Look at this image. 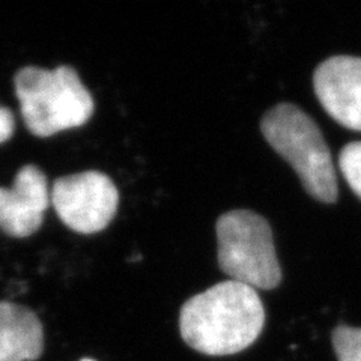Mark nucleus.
I'll return each mask as SVG.
<instances>
[{"mask_svg":"<svg viewBox=\"0 0 361 361\" xmlns=\"http://www.w3.org/2000/svg\"><path fill=\"white\" fill-rule=\"evenodd\" d=\"M51 205L61 221L77 233H97L116 216L119 191L101 172L87 171L54 180Z\"/></svg>","mask_w":361,"mask_h":361,"instance_id":"obj_5","label":"nucleus"},{"mask_svg":"<svg viewBox=\"0 0 361 361\" xmlns=\"http://www.w3.org/2000/svg\"><path fill=\"white\" fill-rule=\"evenodd\" d=\"M14 131H16L14 113L8 107L0 104V145L13 137Z\"/></svg>","mask_w":361,"mask_h":361,"instance_id":"obj_11","label":"nucleus"},{"mask_svg":"<svg viewBox=\"0 0 361 361\" xmlns=\"http://www.w3.org/2000/svg\"><path fill=\"white\" fill-rule=\"evenodd\" d=\"M44 351V329L37 313L0 301V361H35Z\"/></svg>","mask_w":361,"mask_h":361,"instance_id":"obj_8","label":"nucleus"},{"mask_svg":"<svg viewBox=\"0 0 361 361\" xmlns=\"http://www.w3.org/2000/svg\"><path fill=\"white\" fill-rule=\"evenodd\" d=\"M333 348L338 361H361V329L349 325L336 326Z\"/></svg>","mask_w":361,"mask_h":361,"instance_id":"obj_9","label":"nucleus"},{"mask_svg":"<svg viewBox=\"0 0 361 361\" xmlns=\"http://www.w3.org/2000/svg\"><path fill=\"white\" fill-rule=\"evenodd\" d=\"M216 233L219 267L229 280L264 290L280 285L273 231L262 216L248 209L224 212L217 220Z\"/></svg>","mask_w":361,"mask_h":361,"instance_id":"obj_4","label":"nucleus"},{"mask_svg":"<svg viewBox=\"0 0 361 361\" xmlns=\"http://www.w3.org/2000/svg\"><path fill=\"white\" fill-rule=\"evenodd\" d=\"M338 167L348 185L361 199V142L345 146L338 155Z\"/></svg>","mask_w":361,"mask_h":361,"instance_id":"obj_10","label":"nucleus"},{"mask_svg":"<svg viewBox=\"0 0 361 361\" xmlns=\"http://www.w3.org/2000/svg\"><path fill=\"white\" fill-rule=\"evenodd\" d=\"M313 89L336 122L361 131V58L333 56L324 61L314 71Z\"/></svg>","mask_w":361,"mask_h":361,"instance_id":"obj_7","label":"nucleus"},{"mask_svg":"<svg viewBox=\"0 0 361 361\" xmlns=\"http://www.w3.org/2000/svg\"><path fill=\"white\" fill-rule=\"evenodd\" d=\"M51 205V191L39 167L27 164L17 172L11 187H0V229L13 238L35 233Z\"/></svg>","mask_w":361,"mask_h":361,"instance_id":"obj_6","label":"nucleus"},{"mask_svg":"<svg viewBox=\"0 0 361 361\" xmlns=\"http://www.w3.org/2000/svg\"><path fill=\"white\" fill-rule=\"evenodd\" d=\"M82 361H94V360H90V358H85V360H82Z\"/></svg>","mask_w":361,"mask_h":361,"instance_id":"obj_12","label":"nucleus"},{"mask_svg":"<svg viewBox=\"0 0 361 361\" xmlns=\"http://www.w3.org/2000/svg\"><path fill=\"white\" fill-rule=\"evenodd\" d=\"M14 87L25 126L37 137L82 127L94 115L92 95L68 65L54 70L21 68L14 77Z\"/></svg>","mask_w":361,"mask_h":361,"instance_id":"obj_2","label":"nucleus"},{"mask_svg":"<svg viewBox=\"0 0 361 361\" xmlns=\"http://www.w3.org/2000/svg\"><path fill=\"white\" fill-rule=\"evenodd\" d=\"M261 131L277 154L292 166L307 193L324 203L336 202L337 179L331 152L316 122L295 104L269 109Z\"/></svg>","mask_w":361,"mask_h":361,"instance_id":"obj_3","label":"nucleus"},{"mask_svg":"<svg viewBox=\"0 0 361 361\" xmlns=\"http://www.w3.org/2000/svg\"><path fill=\"white\" fill-rule=\"evenodd\" d=\"M265 325V309L256 289L226 280L197 293L179 312V331L195 351L223 357L253 345Z\"/></svg>","mask_w":361,"mask_h":361,"instance_id":"obj_1","label":"nucleus"}]
</instances>
